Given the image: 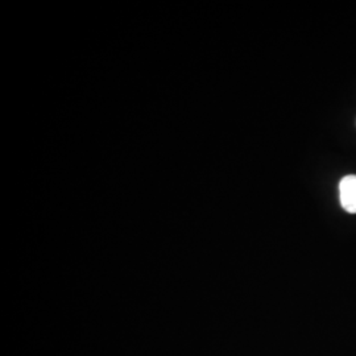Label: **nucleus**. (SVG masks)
<instances>
[{"label":"nucleus","mask_w":356,"mask_h":356,"mask_svg":"<svg viewBox=\"0 0 356 356\" xmlns=\"http://www.w3.org/2000/svg\"><path fill=\"white\" fill-rule=\"evenodd\" d=\"M341 204L344 211L356 214V175H350L342 178L339 184Z\"/></svg>","instance_id":"f257e3e1"}]
</instances>
